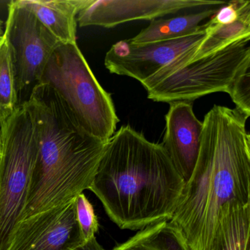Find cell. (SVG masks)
<instances>
[{
    "mask_svg": "<svg viewBox=\"0 0 250 250\" xmlns=\"http://www.w3.org/2000/svg\"><path fill=\"white\" fill-rule=\"evenodd\" d=\"M247 119L219 105L205 116L195 167L169 221L188 250H211L224 208L250 205Z\"/></svg>",
    "mask_w": 250,
    "mask_h": 250,
    "instance_id": "obj_1",
    "label": "cell"
},
{
    "mask_svg": "<svg viewBox=\"0 0 250 250\" xmlns=\"http://www.w3.org/2000/svg\"><path fill=\"white\" fill-rule=\"evenodd\" d=\"M184 184L162 144L124 125L108 140L90 190L112 222L135 230L170 220Z\"/></svg>",
    "mask_w": 250,
    "mask_h": 250,
    "instance_id": "obj_2",
    "label": "cell"
},
{
    "mask_svg": "<svg viewBox=\"0 0 250 250\" xmlns=\"http://www.w3.org/2000/svg\"><path fill=\"white\" fill-rule=\"evenodd\" d=\"M25 103L36 124L38 153L23 219L90 189L108 142L84 132L48 84H37Z\"/></svg>",
    "mask_w": 250,
    "mask_h": 250,
    "instance_id": "obj_3",
    "label": "cell"
},
{
    "mask_svg": "<svg viewBox=\"0 0 250 250\" xmlns=\"http://www.w3.org/2000/svg\"><path fill=\"white\" fill-rule=\"evenodd\" d=\"M40 83L52 87L86 134L104 142L115 134L119 119L112 96L96 80L77 43H61L55 49Z\"/></svg>",
    "mask_w": 250,
    "mask_h": 250,
    "instance_id": "obj_4",
    "label": "cell"
},
{
    "mask_svg": "<svg viewBox=\"0 0 250 250\" xmlns=\"http://www.w3.org/2000/svg\"><path fill=\"white\" fill-rule=\"evenodd\" d=\"M185 52L141 83L149 99L191 102L211 93H227L238 71L250 61V36L194 61H187Z\"/></svg>",
    "mask_w": 250,
    "mask_h": 250,
    "instance_id": "obj_5",
    "label": "cell"
},
{
    "mask_svg": "<svg viewBox=\"0 0 250 250\" xmlns=\"http://www.w3.org/2000/svg\"><path fill=\"white\" fill-rule=\"evenodd\" d=\"M0 250L23 219L38 153L36 124L25 102L0 128Z\"/></svg>",
    "mask_w": 250,
    "mask_h": 250,
    "instance_id": "obj_6",
    "label": "cell"
},
{
    "mask_svg": "<svg viewBox=\"0 0 250 250\" xmlns=\"http://www.w3.org/2000/svg\"><path fill=\"white\" fill-rule=\"evenodd\" d=\"M5 35L11 47L18 93L40 83L52 53L61 42L37 17L17 1L8 5Z\"/></svg>",
    "mask_w": 250,
    "mask_h": 250,
    "instance_id": "obj_7",
    "label": "cell"
},
{
    "mask_svg": "<svg viewBox=\"0 0 250 250\" xmlns=\"http://www.w3.org/2000/svg\"><path fill=\"white\" fill-rule=\"evenodd\" d=\"M206 36V25L202 24L196 33L172 40L144 43L120 41L108 51L104 65L111 74L126 76L142 83L183 52L200 44Z\"/></svg>",
    "mask_w": 250,
    "mask_h": 250,
    "instance_id": "obj_8",
    "label": "cell"
},
{
    "mask_svg": "<svg viewBox=\"0 0 250 250\" xmlns=\"http://www.w3.org/2000/svg\"><path fill=\"white\" fill-rule=\"evenodd\" d=\"M84 242L74 200L22 219L7 250H71Z\"/></svg>",
    "mask_w": 250,
    "mask_h": 250,
    "instance_id": "obj_9",
    "label": "cell"
},
{
    "mask_svg": "<svg viewBox=\"0 0 250 250\" xmlns=\"http://www.w3.org/2000/svg\"><path fill=\"white\" fill-rule=\"evenodd\" d=\"M226 2L208 0H90L77 16L80 27L112 28L135 20H152L181 10L222 6Z\"/></svg>",
    "mask_w": 250,
    "mask_h": 250,
    "instance_id": "obj_10",
    "label": "cell"
},
{
    "mask_svg": "<svg viewBox=\"0 0 250 250\" xmlns=\"http://www.w3.org/2000/svg\"><path fill=\"white\" fill-rule=\"evenodd\" d=\"M169 105L162 146L186 183L198 159L203 124L194 115L191 102H174Z\"/></svg>",
    "mask_w": 250,
    "mask_h": 250,
    "instance_id": "obj_11",
    "label": "cell"
},
{
    "mask_svg": "<svg viewBox=\"0 0 250 250\" xmlns=\"http://www.w3.org/2000/svg\"><path fill=\"white\" fill-rule=\"evenodd\" d=\"M63 44L77 43V16L90 0H18Z\"/></svg>",
    "mask_w": 250,
    "mask_h": 250,
    "instance_id": "obj_12",
    "label": "cell"
},
{
    "mask_svg": "<svg viewBox=\"0 0 250 250\" xmlns=\"http://www.w3.org/2000/svg\"><path fill=\"white\" fill-rule=\"evenodd\" d=\"M250 205L222 210L211 250H250Z\"/></svg>",
    "mask_w": 250,
    "mask_h": 250,
    "instance_id": "obj_13",
    "label": "cell"
},
{
    "mask_svg": "<svg viewBox=\"0 0 250 250\" xmlns=\"http://www.w3.org/2000/svg\"><path fill=\"white\" fill-rule=\"evenodd\" d=\"M217 9H208L196 14L170 19H156L135 37L129 39L134 43H150L172 40L190 36L200 30V23L210 18Z\"/></svg>",
    "mask_w": 250,
    "mask_h": 250,
    "instance_id": "obj_14",
    "label": "cell"
},
{
    "mask_svg": "<svg viewBox=\"0 0 250 250\" xmlns=\"http://www.w3.org/2000/svg\"><path fill=\"white\" fill-rule=\"evenodd\" d=\"M113 250H188L179 235L164 220L142 229Z\"/></svg>",
    "mask_w": 250,
    "mask_h": 250,
    "instance_id": "obj_15",
    "label": "cell"
},
{
    "mask_svg": "<svg viewBox=\"0 0 250 250\" xmlns=\"http://www.w3.org/2000/svg\"><path fill=\"white\" fill-rule=\"evenodd\" d=\"M19 93L11 47L6 36L0 39V128L18 109Z\"/></svg>",
    "mask_w": 250,
    "mask_h": 250,
    "instance_id": "obj_16",
    "label": "cell"
},
{
    "mask_svg": "<svg viewBox=\"0 0 250 250\" xmlns=\"http://www.w3.org/2000/svg\"><path fill=\"white\" fill-rule=\"evenodd\" d=\"M227 93L235 104V109L247 118L250 116V61L243 65L231 83Z\"/></svg>",
    "mask_w": 250,
    "mask_h": 250,
    "instance_id": "obj_17",
    "label": "cell"
},
{
    "mask_svg": "<svg viewBox=\"0 0 250 250\" xmlns=\"http://www.w3.org/2000/svg\"><path fill=\"white\" fill-rule=\"evenodd\" d=\"M76 217L84 241L95 236L99 230L97 216L93 205L84 193L79 194L75 199Z\"/></svg>",
    "mask_w": 250,
    "mask_h": 250,
    "instance_id": "obj_18",
    "label": "cell"
},
{
    "mask_svg": "<svg viewBox=\"0 0 250 250\" xmlns=\"http://www.w3.org/2000/svg\"><path fill=\"white\" fill-rule=\"evenodd\" d=\"M71 250H106L100 245L96 239V236L87 240L81 245Z\"/></svg>",
    "mask_w": 250,
    "mask_h": 250,
    "instance_id": "obj_19",
    "label": "cell"
},
{
    "mask_svg": "<svg viewBox=\"0 0 250 250\" xmlns=\"http://www.w3.org/2000/svg\"><path fill=\"white\" fill-rule=\"evenodd\" d=\"M5 34V27H4L3 21L0 20V39Z\"/></svg>",
    "mask_w": 250,
    "mask_h": 250,
    "instance_id": "obj_20",
    "label": "cell"
},
{
    "mask_svg": "<svg viewBox=\"0 0 250 250\" xmlns=\"http://www.w3.org/2000/svg\"><path fill=\"white\" fill-rule=\"evenodd\" d=\"M2 153V141H1V137H0V156Z\"/></svg>",
    "mask_w": 250,
    "mask_h": 250,
    "instance_id": "obj_21",
    "label": "cell"
}]
</instances>
